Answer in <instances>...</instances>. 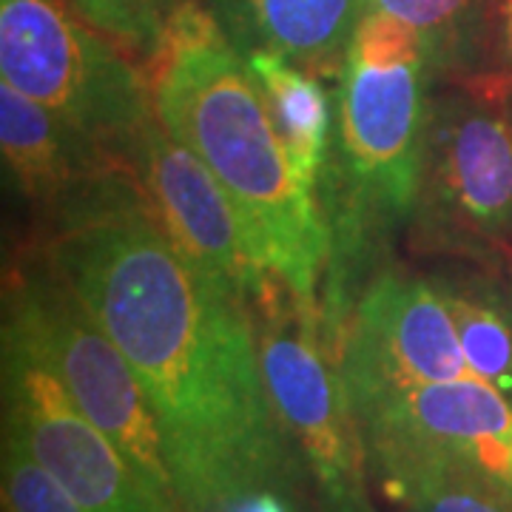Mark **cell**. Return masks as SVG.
Returning <instances> with one entry per match:
<instances>
[{
  "label": "cell",
  "mask_w": 512,
  "mask_h": 512,
  "mask_svg": "<svg viewBox=\"0 0 512 512\" xmlns=\"http://www.w3.org/2000/svg\"><path fill=\"white\" fill-rule=\"evenodd\" d=\"M37 256L134 367L180 512L288 493L299 453L271 402L248 302L174 245L143 188L49 231Z\"/></svg>",
  "instance_id": "cell-1"
},
{
  "label": "cell",
  "mask_w": 512,
  "mask_h": 512,
  "mask_svg": "<svg viewBox=\"0 0 512 512\" xmlns=\"http://www.w3.org/2000/svg\"><path fill=\"white\" fill-rule=\"evenodd\" d=\"M154 111L228 191L256 262L322 316L319 282L330 256L328 220L276 137L248 60L220 18L185 0L146 63Z\"/></svg>",
  "instance_id": "cell-2"
},
{
  "label": "cell",
  "mask_w": 512,
  "mask_h": 512,
  "mask_svg": "<svg viewBox=\"0 0 512 512\" xmlns=\"http://www.w3.org/2000/svg\"><path fill=\"white\" fill-rule=\"evenodd\" d=\"M436 60L427 40L402 20L367 9L339 74L336 146L339 194L333 197L330 288L322 308V342L333 350L345 325L350 274L376 237L416 214L424 174Z\"/></svg>",
  "instance_id": "cell-3"
},
{
  "label": "cell",
  "mask_w": 512,
  "mask_h": 512,
  "mask_svg": "<svg viewBox=\"0 0 512 512\" xmlns=\"http://www.w3.org/2000/svg\"><path fill=\"white\" fill-rule=\"evenodd\" d=\"M0 80L126 165L154 117L146 69L69 0H0Z\"/></svg>",
  "instance_id": "cell-4"
},
{
  "label": "cell",
  "mask_w": 512,
  "mask_h": 512,
  "mask_svg": "<svg viewBox=\"0 0 512 512\" xmlns=\"http://www.w3.org/2000/svg\"><path fill=\"white\" fill-rule=\"evenodd\" d=\"M52 365L86 419L177 510L163 436L134 367L60 276L32 256L6 282V322Z\"/></svg>",
  "instance_id": "cell-5"
},
{
  "label": "cell",
  "mask_w": 512,
  "mask_h": 512,
  "mask_svg": "<svg viewBox=\"0 0 512 512\" xmlns=\"http://www.w3.org/2000/svg\"><path fill=\"white\" fill-rule=\"evenodd\" d=\"M262 373L322 512H379L367 490V453L348 390L322 342V316L271 274L248 299Z\"/></svg>",
  "instance_id": "cell-6"
},
{
  "label": "cell",
  "mask_w": 512,
  "mask_h": 512,
  "mask_svg": "<svg viewBox=\"0 0 512 512\" xmlns=\"http://www.w3.org/2000/svg\"><path fill=\"white\" fill-rule=\"evenodd\" d=\"M413 217L433 248L512 259V123L504 103L467 86L433 103Z\"/></svg>",
  "instance_id": "cell-7"
},
{
  "label": "cell",
  "mask_w": 512,
  "mask_h": 512,
  "mask_svg": "<svg viewBox=\"0 0 512 512\" xmlns=\"http://www.w3.org/2000/svg\"><path fill=\"white\" fill-rule=\"evenodd\" d=\"M367 464L410 461L467 476L512 501V402L476 376L419 384L353 407Z\"/></svg>",
  "instance_id": "cell-8"
},
{
  "label": "cell",
  "mask_w": 512,
  "mask_h": 512,
  "mask_svg": "<svg viewBox=\"0 0 512 512\" xmlns=\"http://www.w3.org/2000/svg\"><path fill=\"white\" fill-rule=\"evenodd\" d=\"M3 424L83 512H171L77 407L52 365L3 325Z\"/></svg>",
  "instance_id": "cell-9"
},
{
  "label": "cell",
  "mask_w": 512,
  "mask_h": 512,
  "mask_svg": "<svg viewBox=\"0 0 512 512\" xmlns=\"http://www.w3.org/2000/svg\"><path fill=\"white\" fill-rule=\"evenodd\" d=\"M330 362L350 407L407 387L473 376L439 285L399 271L367 282Z\"/></svg>",
  "instance_id": "cell-10"
},
{
  "label": "cell",
  "mask_w": 512,
  "mask_h": 512,
  "mask_svg": "<svg viewBox=\"0 0 512 512\" xmlns=\"http://www.w3.org/2000/svg\"><path fill=\"white\" fill-rule=\"evenodd\" d=\"M131 171L143 185L151 214L174 245L248 302L271 271L256 262L251 237L228 191L160 123L157 111L134 146Z\"/></svg>",
  "instance_id": "cell-11"
},
{
  "label": "cell",
  "mask_w": 512,
  "mask_h": 512,
  "mask_svg": "<svg viewBox=\"0 0 512 512\" xmlns=\"http://www.w3.org/2000/svg\"><path fill=\"white\" fill-rule=\"evenodd\" d=\"M0 151L15 188L49 220V228L80 220L140 188L131 165L3 80Z\"/></svg>",
  "instance_id": "cell-12"
},
{
  "label": "cell",
  "mask_w": 512,
  "mask_h": 512,
  "mask_svg": "<svg viewBox=\"0 0 512 512\" xmlns=\"http://www.w3.org/2000/svg\"><path fill=\"white\" fill-rule=\"evenodd\" d=\"M217 12L245 57L268 52L339 80L367 0H217Z\"/></svg>",
  "instance_id": "cell-13"
},
{
  "label": "cell",
  "mask_w": 512,
  "mask_h": 512,
  "mask_svg": "<svg viewBox=\"0 0 512 512\" xmlns=\"http://www.w3.org/2000/svg\"><path fill=\"white\" fill-rule=\"evenodd\" d=\"M245 60L296 180L319 197L333 137V111L322 77L268 52H254Z\"/></svg>",
  "instance_id": "cell-14"
},
{
  "label": "cell",
  "mask_w": 512,
  "mask_h": 512,
  "mask_svg": "<svg viewBox=\"0 0 512 512\" xmlns=\"http://www.w3.org/2000/svg\"><path fill=\"white\" fill-rule=\"evenodd\" d=\"M439 288L453 313L470 373L493 384L512 402V308L487 288Z\"/></svg>",
  "instance_id": "cell-15"
},
{
  "label": "cell",
  "mask_w": 512,
  "mask_h": 512,
  "mask_svg": "<svg viewBox=\"0 0 512 512\" xmlns=\"http://www.w3.org/2000/svg\"><path fill=\"white\" fill-rule=\"evenodd\" d=\"M370 476L404 512H512V501L473 478L410 461H370Z\"/></svg>",
  "instance_id": "cell-16"
},
{
  "label": "cell",
  "mask_w": 512,
  "mask_h": 512,
  "mask_svg": "<svg viewBox=\"0 0 512 512\" xmlns=\"http://www.w3.org/2000/svg\"><path fill=\"white\" fill-rule=\"evenodd\" d=\"M367 9L413 26L439 66L444 57H467V49H476L487 0H367Z\"/></svg>",
  "instance_id": "cell-17"
},
{
  "label": "cell",
  "mask_w": 512,
  "mask_h": 512,
  "mask_svg": "<svg viewBox=\"0 0 512 512\" xmlns=\"http://www.w3.org/2000/svg\"><path fill=\"white\" fill-rule=\"evenodd\" d=\"M83 18L143 69L185 0H69Z\"/></svg>",
  "instance_id": "cell-18"
},
{
  "label": "cell",
  "mask_w": 512,
  "mask_h": 512,
  "mask_svg": "<svg viewBox=\"0 0 512 512\" xmlns=\"http://www.w3.org/2000/svg\"><path fill=\"white\" fill-rule=\"evenodd\" d=\"M0 498L3 512H83L9 424H3Z\"/></svg>",
  "instance_id": "cell-19"
},
{
  "label": "cell",
  "mask_w": 512,
  "mask_h": 512,
  "mask_svg": "<svg viewBox=\"0 0 512 512\" xmlns=\"http://www.w3.org/2000/svg\"><path fill=\"white\" fill-rule=\"evenodd\" d=\"M473 52L481 69L464 86L501 103L512 92V0H487Z\"/></svg>",
  "instance_id": "cell-20"
},
{
  "label": "cell",
  "mask_w": 512,
  "mask_h": 512,
  "mask_svg": "<svg viewBox=\"0 0 512 512\" xmlns=\"http://www.w3.org/2000/svg\"><path fill=\"white\" fill-rule=\"evenodd\" d=\"M228 512H293V507L291 501H288V493L259 490V493L239 498L234 507H228Z\"/></svg>",
  "instance_id": "cell-21"
},
{
  "label": "cell",
  "mask_w": 512,
  "mask_h": 512,
  "mask_svg": "<svg viewBox=\"0 0 512 512\" xmlns=\"http://www.w3.org/2000/svg\"><path fill=\"white\" fill-rule=\"evenodd\" d=\"M501 103H504V111H507V117H510V123H512V92L507 94V97H504Z\"/></svg>",
  "instance_id": "cell-22"
}]
</instances>
